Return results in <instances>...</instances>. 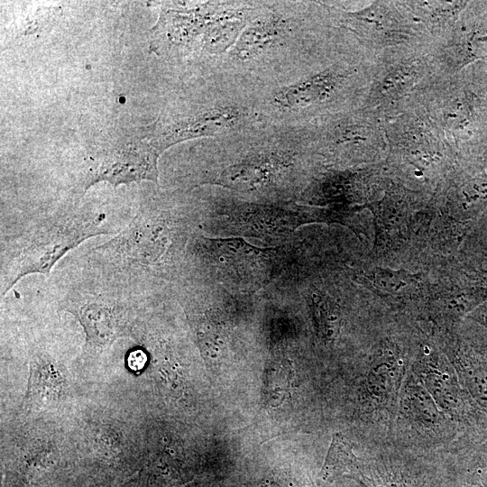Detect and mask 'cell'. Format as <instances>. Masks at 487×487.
<instances>
[{"mask_svg": "<svg viewBox=\"0 0 487 487\" xmlns=\"http://www.w3.org/2000/svg\"><path fill=\"white\" fill-rule=\"evenodd\" d=\"M218 139L229 162L206 182L244 192L279 184L303 154L314 152L307 126L258 123Z\"/></svg>", "mask_w": 487, "mask_h": 487, "instance_id": "1", "label": "cell"}, {"mask_svg": "<svg viewBox=\"0 0 487 487\" xmlns=\"http://www.w3.org/2000/svg\"><path fill=\"white\" fill-rule=\"evenodd\" d=\"M184 240L176 220L143 209L117 235L92 249L87 268L142 292V283L162 274Z\"/></svg>", "mask_w": 487, "mask_h": 487, "instance_id": "2", "label": "cell"}, {"mask_svg": "<svg viewBox=\"0 0 487 487\" xmlns=\"http://www.w3.org/2000/svg\"><path fill=\"white\" fill-rule=\"evenodd\" d=\"M104 213L72 212L35 220L9 243H2L1 295L23 277L48 276L69 250L98 234H116L104 226Z\"/></svg>", "mask_w": 487, "mask_h": 487, "instance_id": "3", "label": "cell"}, {"mask_svg": "<svg viewBox=\"0 0 487 487\" xmlns=\"http://www.w3.org/2000/svg\"><path fill=\"white\" fill-rule=\"evenodd\" d=\"M302 3L265 2L233 47L220 59L231 76L271 72L303 48L307 13Z\"/></svg>", "mask_w": 487, "mask_h": 487, "instance_id": "4", "label": "cell"}, {"mask_svg": "<svg viewBox=\"0 0 487 487\" xmlns=\"http://www.w3.org/2000/svg\"><path fill=\"white\" fill-rule=\"evenodd\" d=\"M354 70L334 63L286 82L271 83L255 96L260 123L303 126L304 119L333 114V109L351 90Z\"/></svg>", "mask_w": 487, "mask_h": 487, "instance_id": "5", "label": "cell"}, {"mask_svg": "<svg viewBox=\"0 0 487 487\" xmlns=\"http://www.w3.org/2000/svg\"><path fill=\"white\" fill-rule=\"evenodd\" d=\"M87 270L91 278L68 286L61 294V306L81 324L86 347L97 352L125 335L131 308L128 299L142 292Z\"/></svg>", "mask_w": 487, "mask_h": 487, "instance_id": "6", "label": "cell"}, {"mask_svg": "<svg viewBox=\"0 0 487 487\" xmlns=\"http://www.w3.org/2000/svg\"><path fill=\"white\" fill-rule=\"evenodd\" d=\"M316 154L334 161H366L384 152V131L358 112H338L307 124Z\"/></svg>", "mask_w": 487, "mask_h": 487, "instance_id": "7", "label": "cell"}, {"mask_svg": "<svg viewBox=\"0 0 487 487\" xmlns=\"http://www.w3.org/2000/svg\"><path fill=\"white\" fill-rule=\"evenodd\" d=\"M391 152L417 178L432 179L447 170V150L438 131L424 115L405 113L384 129Z\"/></svg>", "mask_w": 487, "mask_h": 487, "instance_id": "8", "label": "cell"}, {"mask_svg": "<svg viewBox=\"0 0 487 487\" xmlns=\"http://www.w3.org/2000/svg\"><path fill=\"white\" fill-rule=\"evenodd\" d=\"M337 13L338 22L358 37L378 45L405 44L418 38L422 30L405 11L404 15L396 5L373 2L357 11Z\"/></svg>", "mask_w": 487, "mask_h": 487, "instance_id": "9", "label": "cell"}, {"mask_svg": "<svg viewBox=\"0 0 487 487\" xmlns=\"http://www.w3.org/2000/svg\"><path fill=\"white\" fill-rule=\"evenodd\" d=\"M161 152L153 146L126 145L106 153L90 167L84 181L85 189L99 181L114 186L132 181L158 183L157 160Z\"/></svg>", "mask_w": 487, "mask_h": 487, "instance_id": "10", "label": "cell"}, {"mask_svg": "<svg viewBox=\"0 0 487 487\" xmlns=\"http://www.w3.org/2000/svg\"><path fill=\"white\" fill-rule=\"evenodd\" d=\"M426 59L407 58L387 66L372 87L368 102L371 106H389L410 94L429 73Z\"/></svg>", "mask_w": 487, "mask_h": 487, "instance_id": "11", "label": "cell"}, {"mask_svg": "<svg viewBox=\"0 0 487 487\" xmlns=\"http://www.w3.org/2000/svg\"><path fill=\"white\" fill-rule=\"evenodd\" d=\"M368 208L374 216L377 246L389 247L404 239L412 209L403 192L391 188L381 200L369 204Z\"/></svg>", "mask_w": 487, "mask_h": 487, "instance_id": "12", "label": "cell"}, {"mask_svg": "<svg viewBox=\"0 0 487 487\" xmlns=\"http://www.w3.org/2000/svg\"><path fill=\"white\" fill-rule=\"evenodd\" d=\"M354 278L383 299L408 301L423 295L420 278L405 270L372 267L355 271Z\"/></svg>", "mask_w": 487, "mask_h": 487, "instance_id": "13", "label": "cell"}, {"mask_svg": "<svg viewBox=\"0 0 487 487\" xmlns=\"http://www.w3.org/2000/svg\"><path fill=\"white\" fill-rule=\"evenodd\" d=\"M465 4L457 1H411L399 5L426 30L444 35L454 27Z\"/></svg>", "mask_w": 487, "mask_h": 487, "instance_id": "14", "label": "cell"}, {"mask_svg": "<svg viewBox=\"0 0 487 487\" xmlns=\"http://www.w3.org/2000/svg\"><path fill=\"white\" fill-rule=\"evenodd\" d=\"M487 202V181L472 179L453 188L446 195V209L454 217L462 218L475 212Z\"/></svg>", "mask_w": 487, "mask_h": 487, "instance_id": "15", "label": "cell"}, {"mask_svg": "<svg viewBox=\"0 0 487 487\" xmlns=\"http://www.w3.org/2000/svg\"><path fill=\"white\" fill-rule=\"evenodd\" d=\"M361 474L358 459L352 452L351 446L336 434L333 436L327 456L323 466L322 476L331 479L340 473Z\"/></svg>", "mask_w": 487, "mask_h": 487, "instance_id": "16", "label": "cell"}, {"mask_svg": "<svg viewBox=\"0 0 487 487\" xmlns=\"http://www.w3.org/2000/svg\"><path fill=\"white\" fill-rule=\"evenodd\" d=\"M314 302L323 331L328 335H332L338 327L337 306L323 295L316 297Z\"/></svg>", "mask_w": 487, "mask_h": 487, "instance_id": "17", "label": "cell"}, {"mask_svg": "<svg viewBox=\"0 0 487 487\" xmlns=\"http://www.w3.org/2000/svg\"><path fill=\"white\" fill-rule=\"evenodd\" d=\"M146 363V355L142 350H134L128 356V365L133 371L141 370Z\"/></svg>", "mask_w": 487, "mask_h": 487, "instance_id": "18", "label": "cell"}]
</instances>
